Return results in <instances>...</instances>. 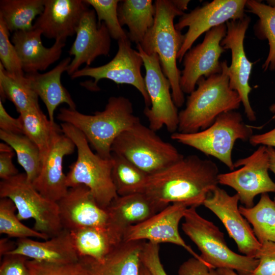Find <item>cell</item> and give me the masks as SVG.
I'll list each match as a JSON object with an SVG mask.
<instances>
[{
	"instance_id": "6da1fadb",
	"label": "cell",
	"mask_w": 275,
	"mask_h": 275,
	"mask_svg": "<svg viewBox=\"0 0 275 275\" xmlns=\"http://www.w3.org/2000/svg\"><path fill=\"white\" fill-rule=\"evenodd\" d=\"M219 170L209 159L183 156L163 170L149 175L141 190L161 210L180 203L188 207L203 205L218 186Z\"/></svg>"
},
{
	"instance_id": "7a4b0ae2",
	"label": "cell",
	"mask_w": 275,
	"mask_h": 275,
	"mask_svg": "<svg viewBox=\"0 0 275 275\" xmlns=\"http://www.w3.org/2000/svg\"><path fill=\"white\" fill-rule=\"evenodd\" d=\"M220 73L202 77L197 88L187 97L185 108L179 112L177 132H197L210 126L221 114L238 109L241 99L229 86L226 61Z\"/></svg>"
},
{
	"instance_id": "3957f363",
	"label": "cell",
	"mask_w": 275,
	"mask_h": 275,
	"mask_svg": "<svg viewBox=\"0 0 275 275\" xmlns=\"http://www.w3.org/2000/svg\"><path fill=\"white\" fill-rule=\"evenodd\" d=\"M57 119L78 129L96 153L105 159L112 158L111 147L115 139L140 121L134 114L131 102L122 96H111L104 109L93 115L62 107Z\"/></svg>"
},
{
	"instance_id": "277c9868",
	"label": "cell",
	"mask_w": 275,
	"mask_h": 275,
	"mask_svg": "<svg viewBox=\"0 0 275 275\" xmlns=\"http://www.w3.org/2000/svg\"><path fill=\"white\" fill-rule=\"evenodd\" d=\"M155 20L153 26L139 44L145 53H156L159 57L162 71L169 79L173 100L177 107L185 102L180 86L181 74L177 65V55L181 47L184 35L175 27L174 20L185 13L177 9L172 0H156Z\"/></svg>"
},
{
	"instance_id": "5b68a950",
	"label": "cell",
	"mask_w": 275,
	"mask_h": 275,
	"mask_svg": "<svg viewBox=\"0 0 275 275\" xmlns=\"http://www.w3.org/2000/svg\"><path fill=\"white\" fill-rule=\"evenodd\" d=\"M64 134L74 143L77 149L76 161L69 166L66 175L68 188L84 185L92 192L98 204L106 209L119 195L112 177L113 161L92 151L85 135L77 128L62 123Z\"/></svg>"
},
{
	"instance_id": "8992f818",
	"label": "cell",
	"mask_w": 275,
	"mask_h": 275,
	"mask_svg": "<svg viewBox=\"0 0 275 275\" xmlns=\"http://www.w3.org/2000/svg\"><path fill=\"white\" fill-rule=\"evenodd\" d=\"M183 218V231L197 245L201 257L208 266L235 270L239 275H251L258 265V259L232 251L224 234L213 223L202 217L196 207H188Z\"/></svg>"
},
{
	"instance_id": "52a82bcc",
	"label": "cell",
	"mask_w": 275,
	"mask_h": 275,
	"mask_svg": "<svg viewBox=\"0 0 275 275\" xmlns=\"http://www.w3.org/2000/svg\"><path fill=\"white\" fill-rule=\"evenodd\" d=\"M111 151L149 175L163 170L184 156L173 145L162 140L141 121L115 139Z\"/></svg>"
},
{
	"instance_id": "ba28073f",
	"label": "cell",
	"mask_w": 275,
	"mask_h": 275,
	"mask_svg": "<svg viewBox=\"0 0 275 275\" xmlns=\"http://www.w3.org/2000/svg\"><path fill=\"white\" fill-rule=\"evenodd\" d=\"M253 134L252 127L243 122L241 114L232 111L221 114L204 130L190 133L175 132L171 138L217 158L233 171L232 154L235 142L249 141Z\"/></svg>"
},
{
	"instance_id": "9c48e42d",
	"label": "cell",
	"mask_w": 275,
	"mask_h": 275,
	"mask_svg": "<svg viewBox=\"0 0 275 275\" xmlns=\"http://www.w3.org/2000/svg\"><path fill=\"white\" fill-rule=\"evenodd\" d=\"M0 197L11 199L15 205L20 220L33 218V229L49 238L63 229L57 202L42 195L27 179L18 173L0 182Z\"/></svg>"
},
{
	"instance_id": "30bf717a",
	"label": "cell",
	"mask_w": 275,
	"mask_h": 275,
	"mask_svg": "<svg viewBox=\"0 0 275 275\" xmlns=\"http://www.w3.org/2000/svg\"><path fill=\"white\" fill-rule=\"evenodd\" d=\"M136 48L142 57L146 74V88L151 105L145 107L143 113L147 118L149 127L155 131L165 126L171 133L176 132L179 122V113L172 96L171 86L164 75L157 53L148 55L139 44Z\"/></svg>"
},
{
	"instance_id": "8fae6325",
	"label": "cell",
	"mask_w": 275,
	"mask_h": 275,
	"mask_svg": "<svg viewBox=\"0 0 275 275\" xmlns=\"http://www.w3.org/2000/svg\"><path fill=\"white\" fill-rule=\"evenodd\" d=\"M118 41V49L114 58L107 63L98 67L86 66L74 73L71 78L89 76L94 82L87 85L91 90H97L98 82L107 79L117 84L130 85L135 87L143 97L145 107H150L151 102L141 73L144 62L139 52L131 47L128 38Z\"/></svg>"
},
{
	"instance_id": "7c38bea8",
	"label": "cell",
	"mask_w": 275,
	"mask_h": 275,
	"mask_svg": "<svg viewBox=\"0 0 275 275\" xmlns=\"http://www.w3.org/2000/svg\"><path fill=\"white\" fill-rule=\"evenodd\" d=\"M239 169L219 174L218 183L233 188L244 207L254 206L255 197L264 193H275V182L268 174L269 156L266 146H259L252 154L234 162Z\"/></svg>"
},
{
	"instance_id": "4fadbf2b",
	"label": "cell",
	"mask_w": 275,
	"mask_h": 275,
	"mask_svg": "<svg viewBox=\"0 0 275 275\" xmlns=\"http://www.w3.org/2000/svg\"><path fill=\"white\" fill-rule=\"evenodd\" d=\"M246 3V0H214L180 16L175 24L176 29L181 31L187 27L188 30L184 35L177 60L179 62L183 60L185 54L204 33L229 20L243 18L245 16Z\"/></svg>"
},
{
	"instance_id": "5bb4252c",
	"label": "cell",
	"mask_w": 275,
	"mask_h": 275,
	"mask_svg": "<svg viewBox=\"0 0 275 275\" xmlns=\"http://www.w3.org/2000/svg\"><path fill=\"white\" fill-rule=\"evenodd\" d=\"M250 21V17L245 15L243 18L226 22L227 32L221 45L231 52V63L228 68L230 88L238 94L247 118L255 121L256 116L249 99L252 90L249 79L253 63L249 60L244 48L245 35Z\"/></svg>"
},
{
	"instance_id": "9a60e30c",
	"label": "cell",
	"mask_w": 275,
	"mask_h": 275,
	"mask_svg": "<svg viewBox=\"0 0 275 275\" xmlns=\"http://www.w3.org/2000/svg\"><path fill=\"white\" fill-rule=\"evenodd\" d=\"M226 32V23L213 28L205 33L201 43L191 47L185 54L180 80L184 93L190 94L202 77L207 78L222 71L219 58L226 50L221 42Z\"/></svg>"
},
{
	"instance_id": "2e32d148",
	"label": "cell",
	"mask_w": 275,
	"mask_h": 275,
	"mask_svg": "<svg viewBox=\"0 0 275 275\" xmlns=\"http://www.w3.org/2000/svg\"><path fill=\"white\" fill-rule=\"evenodd\" d=\"M239 201L237 194L230 196L217 186L206 198L203 205L221 220L229 236L236 243L239 252L256 258L261 244L249 223L241 214L238 206Z\"/></svg>"
},
{
	"instance_id": "e0dca14e",
	"label": "cell",
	"mask_w": 275,
	"mask_h": 275,
	"mask_svg": "<svg viewBox=\"0 0 275 275\" xmlns=\"http://www.w3.org/2000/svg\"><path fill=\"white\" fill-rule=\"evenodd\" d=\"M187 208L186 205L180 203L169 205L147 219L130 226L125 232L123 241L147 240L157 244L173 243L182 246L193 257L207 264L200 255L185 242L179 234V224Z\"/></svg>"
},
{
	"instance_id": "ac0fdd59",
	"label": "cell",
	"mask_w": 275,
	"mask_h": 275,
	"mask_svg": "<svg viewBox=\"0 0 275 275\" xmlns=\"http://www.w3.org/2000/svg\"><path fill=\"white\" fill-rule=\"evenodd\" d=\"M96 17L94 10L88 9L81 18L69 51L73 56L66 71L70 76L82 64L89 66L97 57L109 55L112 37L105 24H99Z\"/></svg>"
},
{
	"instance_id": "d6986e66",
	"label": "cell",
	"mask_w": 275,
	"mask_h": 275,
	"mask_svg": "<svg viewBox=\"0 0 275 275\" xmlns=\"http://www.w3.org/2000/svg\"><path fill=\"white\" fill-rule=\"evenodd\" d=\"M63 229L69 231L86 227H106L108 215L90 189L84 185L70 187L57 202Z\"/></svg>"
},
{
	"instance_id": "ffe728a7",
	"label": "cell",
	"mask_w": 275,
	"mask_h": 275,
	"mask_svg": "<svg viewBox=\"0 0 275 275\" xmlns=\"http://www.w3.org/2000/svg\"><path fill=\"white\" fill-rule=\"evenodd\" d=\"M87 6L81 0H44V9L33 28L48 39L66 41L67 37L76 34Z\"/></svg>"
},
{
	"instance_id": "44dd1931",
	"label": "cell",
	"mask_w": 275,
	"mask_h": 275,
	"mask_svg": "<svg viewBox=\"0 0 275 275\" xmlns=\"http://www.w3.org/2000/svg\"><path fill=\"white\" fill-rule=\"evenodd\" d=\"M108 215L106 228L119 244L130 226L139 224L161 209L146 195L136 193L118 196L105 209Z\"/></svg>"
},
{
	"instance_id": "7402d4cb",
	"label": "cell",
	"mask_w": 275,
	"mask_h": 275,
	"mask_svg": "<svg viewBox=\"0 0 275 275\" xmlns=\"http://www.w3.org/2000/svg\"><path fill=\"white\" fill-rule=\"evenodd\" d=\"M75 145L63 132L54 139L48 153L43 160L37 178L32 183L35 188L45 198L58 202L67 193L66 175L63 172L65 156L73 153Z\"/></svg>"
},
{
	"instance_id": "603a6c76",
	"label": "cell",
	"mask_w": 275,
	"mask_h": 275,
	"mask_svg": "<svg viewBox=\"0 0 275 275\" xmlns=\"http://www.w3.org/2000/svg\"><path fill=\"white\" fill-rule=\"evenodd\" d=\"M42 35L40 30L33 28L15 32L12 35V42L26 73L44 71L61 56L65 41L56 40L51 47H46L41 41Z\"/></svg>"
},
{
	"instance_id": "cb8c5ba5",
	"label": "cell",
	"mask_w": 275,
	"mask_h": 275,
	"mask_svg": "<svg viewBox=\"0 0 275 275\" xmlns=\"http://www.w3.org/2000/svg\"><path fill=\"white\" fill-rule=\"evenodd\" d=\"M16 244L15 250L9 254H18L36 261L56 263H75L80 260L70 232L64 229L43 241L25 238L18 239Z\"/></svg>"
},
{
	"instance_id": "d4e9b609",
	"label": "cell",
	"mask_w": 275,
	"mask_h": 275,
	"mask_svg": "<svg viewBox=\"0 0 275 275\" xmlns=\"http://www.w3.org/2000/svg\"><path fill=\"white\" fill-rule=\"evenodd\" d=\"M71 60L68 57L47 72L26 73L25 75L27 84L44 102L48 118L52 122H55L54 111L60 104L66 103L68 108L76 109L75 103L61 80L62 74L67 71Z\"/></svg>"
},
{
	"instance_id": "484cf974",
	"label": "cell",
	"mask_w": 275,
	"mask_h": 275,
	"mask_svg": "<svg viewBox=\"0 0 275 275\" xmlns=\"http://www.w3.org/2000/svg\"><path fill=\"white\" fill-rule=\"evenodd\" d=\"M145 241L122 242L101 261L80 258L88 275H140Z\"/></svg>"
},
{
	"instance_id": "4316f807",
	"label": "cell",
	"mask_w": 275,
	"mask_h": 275,
	"mask_svg": "<svg viewBox=\"0 0 275 275\" xmlns=\"http://www.w3.org/2000/svg\"><path fill=\"white\" fill-rule=\"evenodd\" d=\"M156 12L152 0L120 1L118 15L120 25H126L128 39L136 45L143 41L148 30L153 26Z\"/></svg>"
},
{
	"instance_id": "83f0119b",
	"label": "cell",
	"mask_w": 275,
	"mask_h": 275,
	"mask_svg": "<svg viewBox=\"0 0 275 275\" xmlns=\"http://www.w3.org/2000/svg\"><path fill=\"white\" fill-rule=\"evenodd\" d=\"M23 134L38 148L41 161L44 159L55 138L62 133L61 126L52 122L41 111L40 106L31 108L19 114Z\"/></svg>"
},
{
	"instance_id": "f1b7e54d",
	"label": "cell",
	"mask_w": 275,
	"mask_h": 275,
	"mask_svg": "<svg viewBox=\"0 0 275 275\" xmlns=\"http://www.w3.org/2000/svg\"><path fill=\"white\" fill-rule=\"evenodd\" d=\"M70 232L79 259L88 257L101 261L118 245L106 227H86Z\"/></svg>"
},
{
	"instance_id": "f546056e",
	"label": "cell",
	"mask_w": 275,
	"mask_h": 275,
	"mask_svg": "<svg viewBox=\"0 0 275 275\" xmlns=\"http://www.w3.org/2000/svg\"><path fill=\"white\" fill-rule=\"evenodd\" d=\"M44 0H1L0 17L10 32L29 31L43 9Z\"/></svg>"
},
{
	"instance_id": "4dcf8cb0",
	"label": "cell",
	"mask_w": 275,
	"mask_h": 275,
	"mask_svg": "<svg viewBox=\"0 0 275 275\" xmlns=\"http://www.w3.org/2000/svg\"><path fill=\"white\" fill-rule=\"evenodd\" d=\"M239 209L252 225L253 232L261 244L275 242V202L267 193L261 195L256 205L250 208L241 206Z\"/></svg>"
},
{
	"instance_id": "1f68e13d",
	"label": "cell",
	"mask_w": 275,
	"mask_h": 275,
	"mask_svg": "<svg viewBox=\"0 0 275 275\" xmlns=\"http://www.w3.org/2000/svg\"><path fill=\"white\" fill-rule=\"evenodd\" d=\"M0 138L15 152L17 161L25 171L28 180L32 183L38 176L42 167L38 147L26 135L0 130Z\"/></svg>"
},
{
	"instance_id": "d6a6232c",
	"label": "cell",
	"mask_w": 275,
	"mask_h": 275,
	"mask_svg": "<svg viewBox=\"0 0 275 275\" xmlns=\"http://www.w3.org/2000/svg\"><path fill=\"white\" fill-rule=\"evenodd\" d=\"M112 177L119 196L140 193L149 176L124 157L112 153Z\"/></svg>"
},
{
	"instance_id": "836d02e7",
	"label": "cell",
	"mask_w": 275,
	"mask_h": 275,
	"mask_svg": "<svg viewBox=\"0 0 275 275\" xmlns=\"http://www.w3.org/2000/svg\"><path fill=\"white\" fill-rule=\"evenodd\" d=\"M249 12L257 15L259 20L255 25L256 35L261 39H267L269 49L262 66L264 71L275 69V8L254 0L246 1Z\"/></svg>"
},
{
	"instance_id": "e575fe53",
	"label": "cell",
	"mask_w": 275,
	"mask_h": 275,
	"mask_svg": "<svg viewBox=\"0 0 275 275\" xmlns=\"http://www.w3.org/2000/svg\"><path fill=\"white\" fill-rule=\"evenodd\" d=\"M1 100L6 98L15 105L19 114L39 106L38 96L27 84L20 82L10 76L0 63Z\"/></svg>"
},
{
	"instance_id": "d590c367",
	"label": "cell",
	"mask_w": 275,
	"mask_h": 275,
	"mask_svg": "<svg viewBox=\"0 0 275 275\" xmlns=\"http://www.w3.org/2000/svg\"><path fill=\"white\" fill-rule=\"evenodd\" d=\"M14 202L9 198L0 199V233L18 239L35 237L43 240L49 238L44 234L23 225L15 214Z\"/></svg>"
},
{
	"instance_id": "8d00e7d4",
	"label": "cell",
	"mask_w": 275,
	"mask_h": 275,
	"mask_svg": "<svg viewBox=\"0 0 275 275\" xmlns=\"http://www.w3.org/2000/svg\"><path fill=\"white\" fill-rule=\"evenodd\" d=\"M10 31L0 17V60L7 73L20 82L27 84L24 72L15 47L9 39Z\"/></svg>"
},
{
	"instance_id": "74e56055",
	"label": "cell",
	"mask_w": 275,
	"mask_h": 275,
	"mask_svg": "<svg viewBox=\"0 0 275 275\" xmlns=\"http://www.w3.org/2000/svg\"><path fill=\"white\" fill-rule=\"evenodd\" d=\"M87 5L91 6L96 14L98 23L104 22L112 38L117 41L128 38L127 33L120 25L118 7V0H85Z\"/></svg>"
},
{
	"instance_id": "f35d334b",
	"label": "cell",
	"mask_w": 275,
	"mask_h": 275,
	"mask_svg": "<svg viewBox=\"0 0 275 275\" xmlns=\"http://www.w3.org/2000/svg\"><path fill=\"white\" fill-rule=\"evenodd\" d=\"M29 275H88L87 269L79 260L72 263H56L28 259Z\"/></svg>"
},
{
	"instance_id": "ab89813d",
	"label": "cell",
	"mask_w": 275,
	"mask_h": 275,
	"mask_svg": "<svg viewBox=\"0 0 275 275\" xmlns=\"http://www.w3.org/2000/svg\"><path fill=\"white\" fill-rule=\"evenodd\" d=\"M159 244L145 242L141 255L142 264L151 275H168L160 261Z\"/></svg>"
},
{
	"instance_id": "60d3db41",
	"label": "cell",
	"mask_w": 275,
	"mask_h": 275,
	"mask_svg": "<svg viewBox=\"0 0 275 275\" xmlns=\"http://www.w3.org/2000/svg\"><path fill=\"white\" fill-rule=\"evenodd\" d=\"M256 259L258 265L251 275H275V242L261 244Z\"/></svg>"
},
{
	"instance_id": "b9f144b4",
	"label": "cell",
	"mask_w": 275,
	"mask_h": 275,
	"mask_svg": "<svg viewBox=\"0 0 275 275\" xmlns=\"http://www.w3.org/2000/svg\"><path fill=\"white\" fill-rule=\"evenodd\" d=\"M28 259L18 254L4 256L0 266V275H29L26 265Z\"/></svg>"
},
{
	"instance_id": "7bdbcfd3",
	"label": "cell",
	"mask_w": 275,
	"mask_h": 275,
	"mask_svg": "<svg viewBox=\"0 0 275 275\" xmlns=\"http://www.w3.org/2000/svg\"><path fill=\"white\" fill-rule=\"evenodd\" d=\"M178 275H220L217 269L210 267L198 259L192 257L179 267Z\"/></svg>"
},
{
	"instance_id": "ee69618b",
	"label": "cell",
	"mask_w": 275,
	"mask_h": 275,
	"mask_svg": "<svg viewBox=\"0 0 275 275\" xmlns=\"http://www.w3.org/2000/svg\"><path fill=\"white\" fill-rule=\"evenodd\" d=\"M0 130L14 133L23 134L21 121L20 117L14 118L5 109L0 100Z\"/></svg>"
},
{
	"instance_id": "f6af8a7d",
	"label": "cell",
	"mask_w": 275,
	"mask_h": 275,
	"mask_svg": "<svg viewBox=\"0 0 275 275\" xmlns=\"http://www.w3.org/2000/svg\"><path fill=\"white\" fill-rule=\"evenodd\" d=\"M13 151L0 152V178L8 179L19 173L12 162Z\"/></svg>"
},
{
	"instance_id": "bcb514c9",
	"label": "cell",
	"mask_w": 275,
	"mask_h": 275,
	"mask_svg": "<svg viewBox=\"0 0 275 275\" xmlns=\"http://www.w3.org/2000/svg\"><path fill=\"white\" fill-rule=\"evenodd\" d=\"M249 141L254 146L259 145L275 148V128L263 133L253 134Z\"/></svg>"
},
{
	"instance_id": "7dc6e473",
	"label": "cell",
	"mask_w": 275,
	"mask_h": 275,
	"mask_svg": "<svg viewBox=\"0 0 275 275\" xmlns=\"http://www.w3.org/2000/svg\"><path fill=\"white\" fill-rule=\"evenodd\" d=\"M16 246V242L9 240L7 238L0 239V256L1 257L8 255L15 250Z\"/></svg>"
},
{
	"instance_id": "c3c4849f",
	"label": "cell",
	"mask_w": 275,
	"mask_h": 275,
	"mask_svg": "<svg viewBox=\"0 0 275 275\" xmlns=\"http://www.w3.org/2000/svg\"><path fill=\"white\" fill-rule=\"evenodd\" d=\"M267 152L269 156V169L275 175V149L271 147H266ZM275 202V197L274 198Z\"/></svg>"
},
{
	"instance_id": "681fc988",
	"label": "cell",
	"mask_w": 275,
	"mask_h": 275,
	"mask_svg": "<svg viewBox=\"0 0 275 275\" xmlns=\"http://www.w3.org/2000/svg\"><path fill=\"white\" fill-rule=\"evenodd\" d=\"M175 6L184 12L187 9V7L190 1L189 0H172Z\"/></svg>"
},
{
	"instance_id": "f907efd6",
	"label": "cell",
	"mask_w": 275,
	"mask_h": 275,
	"mask_svg": "<svg viewBox=\"0 0 275 275\" xmlns=\"http://www.w3.org/2000/svg\"><path fill=\"white\" fill-rule=\"evenodd\" d=\"M220 275H239L234 270L228 268H218L217 269Z\"/></svg>"
},
{
	"instance_id": "816d5d0a",
	"label": "cell",
	"mask_w": 275,
	"mask_h": 275,
	"mask_svg": "<svg viewBox=\"0 0 275 275\" xmlns=\"http://www.w3.org/2000/svg\"><path fill=\"white\" fill-rule=\"evenodd\" d=\"M12 147L7 143H1L0 144V152H7L12 151Z\"/></svg>"
},
{
	"instance_id": "f5cc1de1",
	"label": "cell",
	"mask_w": 275,
	"mask_h": 275,
	"mask_svg": "<svg viewBox=\"0 0 275 275\" xmlns=\"http://www.w3.org/2000/svg\"><path fill=\"white\" fill-rule=\"evenodd\" d=\"M140 275H151L147 269L142 264H141Z\"/></svg>"
},
{
	"instance_id": "db71d44e",
	"label": "cell",
	"mask_w": 275,
	"mask_h": 275,
	"mask_svg": "<svg viewBox=\"0 0 275 275\" xmlns=\"http://www.w3.org/2000/svg\"><path fill=\"white\" fill-rule=\"evenodd\" d=\"M270 111L274 114L273 118H275V103L272 104L269 107Z\"/></svg>"
},
{
	"instance_id": "11a10c76",
	"label": "cell",
	"mask_w": 275,
	"mask_h": 275,
	"mask_svg": "<svg viewBox=\"0 0 275 275\" xmlns=\"http://www.w3.org/2000/svg\"><path fill=\"white\" fill-rule=\"evenodd\" d=\"M267 3L268 5H269V6L275 8V0L267 1Z\"/></svg>"
}]
</instances>
